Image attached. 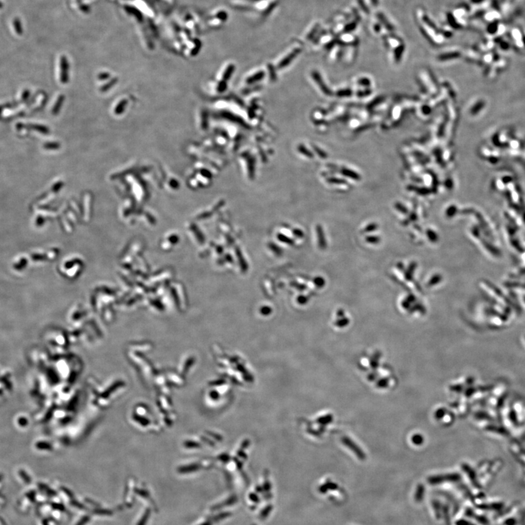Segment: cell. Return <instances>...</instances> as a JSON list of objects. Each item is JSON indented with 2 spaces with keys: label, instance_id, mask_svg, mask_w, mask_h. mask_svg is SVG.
I'll return each mask as SVG.
<instances>
[{
  "label": "cell",
  "instance_id": "obj_8",
  "mask_svg": "<svg viewBox=\"0 0 525 525\" xmlns=\"http://www.w3.org/2000/svg\"><path fill=\"white\" fill-rule=\"evenodd\" d=\"M294 235L298 237H302L304 236V234L300 230H295Z\"/></svg>",
  "mask_w": 525,
  "mask_h": 525
},
{
  "label": "cell",
  "instance_id": "obj_4",
  "mask_svg": "<svg viewBox=\"0 0 525 525\" xmlns=\"http://www.w3.org/2000/svg\"><path fill=\"white\" fill-rule=\"evenodd\" d=\"M271 312V308L269 307H263L261 309V313L263 315H268Z\"/></svg>",
  "mask_w": 525,
  "mask_h": 525
},
{
  "label": "cell",
  "instance_id": "obj_1",
  "mask_svg": "<svg viewBox=\"0 0 525 525\" xmlns=\"http://www.w3.org/2000/svg\"><path fill=\"white\" fill-rule=\"evenodd\" d=\"M236 254H237V259H238L239 262L240 266H241V270L244 272H246L248 269V265H247V262L244 260V256H243L242 253H241L240 249L236 248Z\"/></svg>",
  "mask_w": 525,
  "mask_h": 525
},
{
  "label": "cell",
  "instance_id": "obj_7",
  "mask_svg": "<svg viewBox=\"0 0 525 525\" xmlns=\"http://www.w3.org/2000/svg\"><path fill=\"white\" fill-rule=\"evenodd\" d=\"M307 300L308 299H307V297L302 296V295L298 297V301L300 304H305L306 303H307Z\"/></svg>",
  "mask_w": 525,
  "mask_h": 525
},
{
  "label": "cell",
  "instance_id": "obj_3",
  "mask_svg": "<svg viewBox=\"0 0 525 525\" xmlns=\"http://www.w3.org/2000/svg\"><path fill=\"white\" fill-rule=\"evenodd\" d=\"M277 238H278V239L280 240V241L286 243V244H290V245L293 244V240L290 239L289 237H286V236L283 235V234H279V235L277 236Z\"/></svg>",
  "mask_w": 525,
  "mask_h": 525
},
{
  "label": "cell",
  "instance_id": "obj_2",
  "mask_svg": "<svg viewBox=\"0 0 525 525\" xmlns=\"http://www.w3.org/2000/svg\"><path fill=\"white\" fill-rule=\"evenodd\" d=\"M317 237H318L319 245L321 248H324L326 247V241H325L324 234H323V229L320 226H317Z\"/></svg>",
  "mask_w": 525,
  "mask_h": 525
},
{
  "label": "cell",
  "instance_id": "obj_5",
  "mask_svg": "<svg viewBox=\"0 0 525 525\" xmlns=\"http://www.w3.org/2000/svg\"><path fill=\"white\" fill-rule=\"evenodd\" d=\"M270 248L271 249V250H272L274 253H275L277 255H280L282 251L281 249H280V247H277L276 244H271V245H270Z\"/></svg>",
  "mask_w": 525,
  "mask_h": 525
},
{
  "label": "cell",
  "instance_id": "obj_6",
  "mask_svg": "<svg viewBox=\"0 0 525 525\" xmlns=\"http://www.w3.org/2000/svg\"><path fill=\"white\" fill-rule=\"evenodd\" d=\"M314 284H315L316 286H318V287H322V286L324 285V281H323V279L320 278V277H317V278H316L315 280H314Z\"/></svg>",
  "mask_w": 525,
  "mask_h": 525
}]
</instances>
